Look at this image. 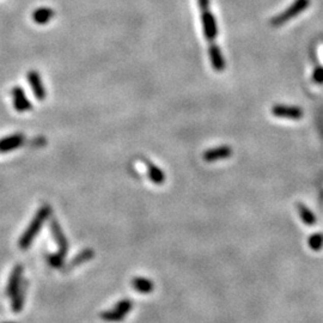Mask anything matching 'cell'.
I'll list each match as a JSON object with an SVG mask.
<instances>
[{
	"mask_svg": "<svg viewBox=\"0 0 323 323\" xmlns=\"http://www.w3.org/2000/svg\"><path fill=\"white\" fill-rule=\"evenodd\" d=\"M50 213H52V207L49 205H43L42 207H40V210L36 212L35 217H34L32 222H30L29 226L26 227L25 231L18 240V247L20 249L25 250L32 246L34 240L36 239V236L40 233L41 229H42L43 224H45L46 220L50 217Z\"/></svg>",
	"mask_w": 323,
	"mask_h": 323,
	"instance_id": "6da1fadb",
	"label": "cell"
},
{
	"mask_svg": "<svg viewBox=\"0 0 323 323\" xmlns=\"http://www.w3.org/2000/svg\"><path fill=\"white\" fill-rule=\"evenodd\" d=\"M309 5H310V0H295V3L290 8L286 9L283 13H280V15L274 17V18L272 19V25L280 26L285 24V23H287L288 20L293 18V17L298 16L301 12H303L305 9H308Z\"/></svg>",
	"mask_w": 323,
	"mask_h": 323,
	"instance_id": "7a4b0ae2",
	"label": "cell"
},
{
	"mask_svg": "<svg viewBox=\"0 0 323 323\" xmlns=\"http://www.w3.org/2000/svg\"><path fill=\"white\" fill-rule=\"evenodd\" d=\"M272 114L277 118L288 119V120H301L304 115L303 110L299 107L285 104L273 105V108H272Z\"/></svg>",
	"mask_w": 323,
	"mask_h": 323,
	"instance_id": "3957f363",
	"label": "cell"
},
{
	"mask_svg": "<svg viewBox=\"0 0 323 323\" xmlns=\"http://www.w3.org/2000/svg\"><path fill=\"white\" fill-rule=\"evenodd\" d=\"M11 95L13 107H15L16 111H18V113H25V111H29L32 109L33 104L32 102L29 101V98L26 97L23 87L15 86L11 91Z\"/></svg>",
	"mask_w": 323,
	"mask_h": 323,
	"instance_id": "277c9868",
	"label": "cell"
},
{
	"mask_svg": "<svg viewBox=\"0 0 323 323\" xmlns=\"http://www.w3.org/2000/svg\"><path fill=\"white\" fill-rule=\"evenodd\" d=\"M26 79H28V83L30 84V86H32L33 94L35 95L36 100H45L47 93L45 89V84H43L42 78H41V74L35 70L29 71L28 74H26Z\"/></svg>",
	"mask_w": 323,
	"mask_h": 323,
	"instance_id": "5b68a950",
	"label": "cell"
},
{
	"mask_svg": "<svg viewBox=\"0 0 323 323\" xmlns=\"http://www.w3.org/2000/svg\"><path fill=\"white\" fill-rule=\"evenodd\" d=\"M50 231L55 241L57 248H59V253L64 256H66L67 251H69V241H67L66 236H65L63 229H61L59 222L56 219L50 220Z\"/></svg>",
	"mask_w": 323,
	"mask_h": 323,
	"instance_id": "8992f818",
	"label": "cell"
},
{
	"mask_svg": "<svg viewBox=\"0 0 323 323\" xmlns=\"http://www.w3.org/2000/svg\"><path fill=\"white\" fill-rule=\"evenodd\" d=\"M25 137L22 133H15L8 137L0 139V152L2 154H6V152L15 151V150L22 148V145L24 144Z\"/></svg>",
	"mask_w": 323,
	"mask_h": 323,
	"instance_id": "52a82bcc",
	"label": "cell"
},
{
	"mask_svg": "<svg viewBox=\"0 0 323 323\" xmlns=\"http://www.w3.org/2000/svg\"><path fill=\"white\" fill-rule=\"evenodd\" d=\"M23 268L22 265H16L13 267V270L10 274L9 280H8V285H6V296L9 297H12L13 295L16 293V291L18 290L20 284L23 281Z\"/></svg>",
	"mask_w": 323,
	"mask_h": 323,
	"instance_id": "ba28073f",
	"label": "cell"
},
{
	"mask_svg": "<svg viewBox=\"0 0 323 323\" xmlns=\"http://www.w3.org/2000/svg\"><path fill=\"white\" fill-rule=\"evenodd\" d=\"M202 26H203V35L207 40L213 41L216 39L218 29H217V23L214 16L207 10H202Z\"/></svg>",
	"mask_w": 323,
	"mask_h": 323,
	"instance_id": "9c48e42d",
	"label": "cell"
},
{
	"mask_svg": "<svg viewBox=\"0 0 323 323\" xmlns=\"http://www.w3.org/2000/svg\"><path fill=\"white\" fill-rule=\"evenodd\" d=\"M232 155V149L229 146H219V148L207 150L205 154L202 155V158L205 162H216L220 159H226L231 157Z\"/></svg>",
	"mask_w": 323,
	"mask_h": 323,
	"instance_id": "30bf717a",
	"label": "cell"
},
{
	"mask_svg": "<svg viewBox=\"0 0 323 323\" xmlns=\"http://www.w3.org/2000/svg\"><path fill=\"white\" fill-rule=\"evenodd\" d=\"M28 285H29L28 281H26L25 279H23V281H22V284H20L19 288L16 291V293L12 296L11 308H12V311L16 312V314H18V312L22 311L23 305H24L26 288H28Z\"/></svg>",
	"mask_w": 323,
	"mask_h": 323,
	"instance_id": "8fae6325",
	"label": "cell"
},
{
	"mask_svg": "<svg viewBox=\"0 0 323 323\" xmlns=\"http://www.w3.org/2000/svg\"><path fill=\"white\" fill-rule=\"evenodd\" d=\"M209 53L213 69L216 70L217 72H223L224 69H225V61H224V56L219 47L216 45L210 46Z\"/></svg>",
	"mask_w": 323,
	"mask_h": 323,
	"instance_id": "7c38bea8",
	"label": "cell"
},
{
	"mask_svg": "<svg viewBox=\"0 0 323 323\" xmlns=\"http://www.w3.org/2000/svg\"><path fill=\"white\" fill-rule=\"evenodd\" d=\"M131 285L135 291L139 292V293H142V295L151 293V292L154 291V288H155V284L152 283L150 279L144 278V277L133 278L131 281Z\"/></svg>",
	"mask_w": 323,
	"mask_h": 323,
	"instance_id": "4fadbf2b",
	"label": "cell"
},
{
	"mask_svg": "<svg viewBox=\"0 0 323 323\" xmlns=\"http://www.w3.org/2000/svg\"><path fill=\"white\" fill-rule=\"evenodd\" d=\"M53 17H54V11L49 8H40L35 10L33 13L34 22L40 25L47 24V23L50 22V19H52Z\"/></svg>",
	"mask_w": 323,
	"mask_h": 323,
	"instance_id": "5bb4252c",
	"label": "cell"
},
{
	"mask_svg": "<svg viewBox=\"0 0 323 323\" xmlns=\"http://www.w3.org/2000/svg\"><path fill=\"white\" fill-rule=\"evenodd\" d=\"M94 256H95V251L91 249V248H86V249L81 250L79 254H77L76 256H74L72 260H71V262L67 268L71 270V268L80 266V265H83L85 262H87V261H90Z\"/></svg>",
	"mask_w": 323,
	"mask_h": 323,
	"instance_id": "9a60e30c",
	"label": "cell"
},
{
	"mask_svg": "<svg viewBox=\"0 0 323 323\" xmlns=\"http://www.w3.org/2000/svg\"><path fill=\"white\" fill-rule=\"evenodd\" d=\"M297 207H298L299 216H301V218H302V220H303V223L305 224V225H309V226L315 225L316 220H317L316 219L315 214L312 213L307 206L303 205V203H298Z\"/></svg>",
	"mask_w": 323,
	"mask_h": 323,
	"instance_id": "2e32d148",
	"label": "cell"
},
{
	"mask_svg": "<svg viewBox=\"0 0 323 323\" xmlns=\"http://www.w3.org/2000/svg\"><path fill=\"white\" fill-rule=\"evenodd\" d=\"M148 174L150 180L156 185H162L165 181L164 171H162L161 169L154 164H150V163L148 164Z\"/></svg>",
	"mask_w": 323,
	"mask_h": 323,
	"instance_id": "e0dca14e",
	"label": "cell"
},
{
	"mask_svg": "<svg viewBox=\"0 0 323 323\" xmlns=\"http://www.w3.org/2000/svg\"><path fill=\"white\" fill-rule=\"evenodd\" d=\"M100 317L103 319V321L105 322H111V323H118V322H121L124 321L126 316L124 314H121L120 311L118 310V309L113 308L111 310H108V311H103L101 312Z\"/></svg>",
	"mask_w": 323,
	"mask_h": 323,
	"instance_id": "ac0fdd59",
	"label": "cell"
},
{
	"mask_svg": "<svg viewBox=\"0 0 323 323\" xmlns=\"http://www.w3.org/2000/svg\"><path fill=\"white\" fill-rule=\"evenodd\" d=\"M64 255H61L59 251H57L55 254L48 255V256H47V261H48V263L53 268H61L64 265Z\"/></svg>",
	"mask_w": 323,
	"mask_h": 323,
	"instance_id": "d6986e66",
	"label": "cell"
},
{
	"mask_svg": "<svg viewBox=\"0 0 323 323\" xmlns=\"http://www.w3.org/2000/svg\"><path fill=\"white\" fill-rule=\"evenodd\" d=\"M309 247L312 250L318 251L323 247V233H315L309 239Z\"/></svg>",
	"mask_w": 323,
	"mask_h": 323,
	"instance_id": "ffe728a7",
	"label": "cell"
},
{
	"mask_svg": "<svg viewBox=\"0 0 323 323\" xmlns=\"http://www.w3.org/2000/svg\"><path fill=\"white\" fill-rule=\"evenodd\" d=\"M312 80L315 81L316 84H323V67L319 66L314 71V74H312Z\"/></svg>",
	"mask_w": 323,
	"mask_h": 323,
	"instance_id": "44dd1931",
	"label": "cell"
},
{
	"mask_svg": "<svg viewBox=\"0 0 323 323\" xmlns=\"http://www.w3.org/2000/svg\"><path fill=\"white\" fill-rule=\"evenodd\" d=\"M198 4H199L200 9H201V10H207V9H209L210 0H198Z\"/></svg>",
	"mask_w": 323,
	"mask_h": 323,
	"instance_id": "7402d4cb",
	"label": "cell"
},
{
	"mask_svg": "<svg viewBox=\"0 0 323 323\" xmlns=\"http://www.w3.org/2000/svg\"><path fill=\"white\" fill-rule=\"evenodd\" d=\"M3 323H17V322H3Z\"/></svg>",
	"mask_w": 323,
	"mask_h": 323,
	"instance_id": "603a6c76",
	"label": "cell"
}]
</instances>
